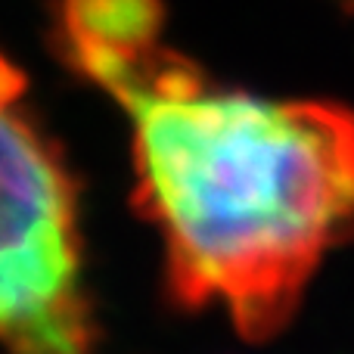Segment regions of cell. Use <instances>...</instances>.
<instances>
[{
  "label": "cell",
  "mask_w": 354,
  "mask_h": 354,
  "mask_svg": "<svg viewBox=\"0 0 354 354\" xmlns=\"http://www.w3.org/2000/svg\"><path fill=\"white\" fill-rule=\"evenodd\" d=\"M22 75L0 56V348L97 354L75 189L22 109Z\"/></svg>",
  "instance_id": "obj_2"
},
{
  "label": "cell",
  "mask_w": 354,
  "mask_h": 354,
  "mask_svg": "<svg viewBox=\"0 0 354 354\" xmlns=\"http://www.w3.org/2000/svg\"><path fill=\"white\" fill-rule=\"evenodd\" d=\"M159 0H62V35L75 66L159 41Z\"/></svg>",
  "instance_id": "obj_3"
},
{
  "label": "cell",
  "mask_w": 354,
  "mask_h": 354,
  "mask_svg": "<svg viewBox=\"0 0 354 354\" xmlns=\"http://www.w3.org/2000/svg\"><path fill=\"white\" fill-rule=\"evenodd\" d=\"M78 68L131 115L174 295L224 305L245 339L283 330L320 258L354 236V112L221 91L162 41Z\"/></svg>",
  "instance_id": "obj_1"
}]
</instances>
